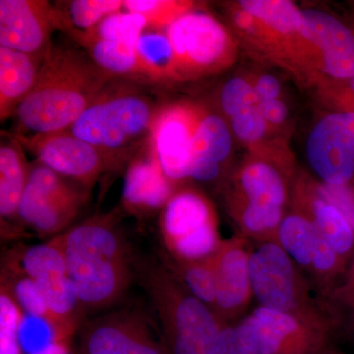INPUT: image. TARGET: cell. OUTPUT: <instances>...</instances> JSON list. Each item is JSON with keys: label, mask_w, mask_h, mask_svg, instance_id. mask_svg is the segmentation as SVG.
I'll return each mask as SVG.
<instances>
[{"label": "cell", "mask_w": 354, "mask_h": 354, "mask_svg": "<svg viewBox=\"0 0 354 354\" xmlns=\"http://www.w3.org/2000/svg\"><path fill=\"white\" fill-rule=\"evenodd\" d=\"M115 77L83 50L53 48L36 85L16 111V134L68 130Z\"/></svg>", "instance_id": "1"}, {"label": "cell", "mask_w": 354, "mask_h": 354, "mask_svg": "<svg viewBox=\"0 0 354 354\" xmlns=\"http://www.w3.org/2000/svg\"><path fill=\"white\" fill-rule=\"evenodd\" d=\"M58 236L81 308L101 309L115 302L131 276L115 213L92 216Z\"/></svg>", "instance_id": "2"}, {"label": "cell", "mask_w": 354, "mask_h": 354, "mask_svg": "<svg viewBox=\"0 0 354 354\" xmlns=\"http://www.w3.org/2000/svg\"><path fill=\"white\" fill-rule=\"evenodd\" d=\"M162 106L144 92V85L115 78L69 128L120 169L146 145Z\"/></svg>", "instance_id": "3"}, {"label": "cell", "mask_w": 354, "mask_h": 354, "mask_svg": "<svg viewBox=\"0 0 354 354\" xmlns=\"http://www.w3.org/2000/svg\"><path fill=\"white\" fill-rule=\"evenodd\" d=\"M142 283L162 324L169 354H209L225 323L206 304L190 295L165 267L142 271Z\"/></svg>", "instance_id": "4"}, {"label": "cell", "mask_w": 354, "mask_h": 354, "mask_svg": "<svg viewBox=\"0 0 354 354\" xmlns=\"http://www.w3.org/2000/svg\"><path fill=\"white\" fill-rule=\"evenodd\" d=\"M249 266L259 306L330 328L329 317L310 295L297 264L277 242H264L253 250Z\"/></svg>", "instance_id": "5"}, {"label": "cell", "mask_w": 354, "mask_h": 354, "mask_svg": "<svg viewBox=\"0 0 354 354\" xmlns=\"http://www.w3.org/2000/svg\"><path fill=\"white\" fill-rule=\"evenodd\" d=\"M165 31L174 50L177 82L214 75L234 62V39L211 14L191 10Z\"/></svg>", "instance_id": "6"}, {"label": "cell", "mask_w": 354, "mask_h": 354, "mask_svg": "<svg viewBox=\"0 0 354 354\" xmlns=\"http://www.w3.org/2000/svg\"><path fill=\"white\" fill-rule=\"evenodd\" d=\"M160 228L167 256L176 260L205 259L223 242L213 204L193 188L174 193L160 213Z\"/></svg>", "instance_id": "7"}, {"label": "cell", "mask_w": 354, "mask_h": 354, "mask_svg": "<svg viewBox=\"0 0 354 354\" xmlns=\"http://www.w3.org/2000/svg\"><path fill=\"white\" fill-rule=\"evenodd\" d=\"M9 262L39 286L50 310L57 344H69L82 308L67 271L59 236L53 237L46 243L28 247Z\"/></svg>", "instance_id": "8"}, {"label": "cell", "mask_w": 354, "mask_h": 354, "mask_svg": "<svg viewBox=\"0 0 354 354\" xmlns=\"http://www.w3.org/2000/svg\"><path fill=\"white\" fill-rule=\"evenodd\" d=\"M37 160L30 165L18 208L19 221L41 236L59 235L75 220L88 200V189Z\"/></svg>", "instance_id": "9"}, {"label": "cell", "mask_w": 354, "mask_h": 354, "mask_svg": "<svg viewBox=\"0 0 354 354\" xmlns=\"http://www.w3.org/2000/svg\"><path fill=\"white\" fill-rule=\"evenodd\" d=\"M13 134L23 148L32 153L41 164L88 190L102 174L118 169L99 149L74 136L68 130L44 134Z\"/></svg>", "instance_id": "10"}, {"label": "cell", "mask_w": 354, "mask_h": 354, "mask_svg": "<svg viewBox=\"0 0 354 354\" xmlns=\"http://www.w3.org/2000/svg\"><path fill=\"white\" fill-rule=\"evenodd\" d=\"M310 167L329 185H348L354 176V113L324 116L306 145Z\"/></svg>", "instance_id": "11"}, {"label": "cell", "mask_w": 354, "mask_h": 354, "mask_svg": "<svg viewBox=\"0 0 354 354\" xmlns=\"http://www.w3.org/2000/svg\"><path fill=\"white\" fill-rule=\"evenodd\" d=\"M198 106L186 102L162 106L148 140L165 176L174 185L190 178Z\"/></svg>", "instance_id": "12"}, {"label": "cell", "mask_w": 354, "mask_h": 354, "mask_svg": "<svg viewBox=\"0 0 354 354\" xmlns=\"http://www.w3.org/2000/svg\"><path fill=\"white\" fill-rule=\"evenodd\" d=\"M257 335L260 354H327L330 328L258 306L245 316Z\"/></svg>", "instance_id": "13"}, {"label": "cell", "mask_w": 354, "mask_h": 354, "mask_svg": "<svg viewBox=\"0 0 354 354\" xmlns=\"http://www.w3.org/2000/svg\"><path fill=\"white\" fill-rule=\"evenodd\" d=\"M55 7L46 0H0V46L39 59L55 48Z\"/></svg>", "instance_id": "14"}, {"label": "cell", "mask_w": 354, "mask_h": 354, "mask_svg": "<svg viewBox=\"0 0 354 354\" xmlns=\"http://www.w3.org/2000/svg\"><path fill=\"white\" fill-rule=\"evenodd\" d=\"M85 354H169L148 320L136 311H120L88 323L82 334Z\"/></svg>", "instance_id": "15"}, {"label": "cell", "mask_w": 354, "mask_h": 354, "mask_svg": "<svg viewBox=\"0 0 354 354\" xmlns=\"http://www.w3.org/2000/svg\"><path fill=\"white\" fill-rule=\"evenodd\" d=\"M252 251L248 239L237 235L223 241L214 254L215 313L223 323L239 322L254 297L249 266Z\"/></svg>", "instance_id": "16"}, {"label": "cell", "mask_w": 354, "mask_h": 354, "mask_svg": "<svg viewBox=\"0 0 354 354\" xmlns=\"http://www.w3.org/2000/svg\"><path fill=\"white\" fill-rule=\"evenodd\" d=\"M300 34L309 44L316 68L335 80L354 77V32L324 11L300 9Z\"/></svg>", "instance_id": "17"}, {"label": "cell", "mask_w": 354, "mask_h": 354, "mask_svg": "<svg viewBox=\"0 0 354 354\" xmlns=\"http://www.w3.org/2000/svg\"><path fill=\"white\" fill-rule=\"evenodd\" d=\"M176 190L177 186L165 176L147 142L128 164L123 207L132 215L147 218L162 211Z\"/></svg>", "instance_id": "18"}, {"label": "cell", "mask_w": 354, "mask_h": 354, "mask_svg": "<svg viewBox=\"0 0 354 354\" xmlns=\"http://www.w3.org/2000/svg\"><path fill=\"white\" fill-rule=\"evenodd\" d=\"M44 60L0 46V120L15 116L32 92Z\"/></svg>", "instance_id": "19"}, {"label": "cell", "mask_w": 354, "mask_h": 354, "mask_svg": "<svg viewBox=\"0 0 354 354\" xmlns=\"http://www.w3.org/2000/svg\"><path fill=\"white\" fill-rule=\"evenodd\" d=\"M30 165L24 148L15 135H6L0 145V216L2 232L14 234L12 225L19 221L18 208L29 176Z\"/></svg>", "instance_id": "20"}, {"label": "cell", "mask_w": 354, "mask_h": 354, "mask_svg": "<svg viewBox=\"0 0 354 354\" xmlns=\"http://www.w3.org/2000/svg\"><path fill=\"white\" fill-rule=\"evenodd\" d=\"M236 198L241 201L230 200L228 204L262 205L285 208L288 201V186L281 172L267 162L255 160L242 167L237 176Z\"/></svg>", "instance_id": "21"}, {"label": "cell", "mask_w": 354, "mask_h": 354, "mask_svg": "<svg viewBox=\"0 0 354 354\" xmlns=\"http://www.w3.org/2000/svg\"><path fill=\"white\" fill-rule=\"evenodd\" d=\"M104 71L115 77L149 85L151 84L144 71L135 44L118 43L92 38L86 34L70 36Z\"/></svg>", "instance_id": "22"}, {"label": "cell", "mask_w": 354, "mask_h": 354, "mask_svg": "<svg viewBox=\"0 0 354 354\" xmlns=\"http://www.w3.org/2000/svg\"><path fill=\"white\" fill-rule=\"evenodd\" d=\"M304 201V214L313 221L324 239L348 264L354 249V230L349 221L334 205L326 201L317 193L315 186Z\"/></svg>", "instance_id": "23"}, {"label": "cell", "mask_w": 354, "mask_h": 354, "mask_svg": "<svg viewBox=\"0 0 354 354\" xmlns=\"http://www.w3.org/2000/svg\"><path fill=\"white\" fill-rule=\"evenodd\" d=\"M53 7L57 30L70 37L91 31L104 18L120 12L123 0H71L55 2Z\"/></svg>", "instance_id": "24"}, {"label": "cell", "mask_w": 354, "mask_h": 354, "mask_svg": "<svg viewBox=\"0 0 354 354\" xmlns=\"http://www.w3.org/2000/svg\"><path fill=\"white\" fill-rule=\"evenodd\" d=\"M193 150L194 158H207L223 167L232 150V131L223 116L198 106Z\"/></svg>", "instance_id": "25"}, {"label": "cell", "mask_w": 354, "mask_h": 354, "mask_svg": "<svg viewBox=\"0 0 354 354\" xmlns=\"http://www.w3.org/2000/svg\"><path fill=\"white\" fill-rule=\"evenodd\" d=\"M135 48L151 84L177 82L174 50L165 31L146 30Z\"/></svg>", "instance_id": "26"}, {"label": "cell", "mask_w": 354, "mask_h": 354, "mask_svg": "<svg viewBox=\"0 0 354 354\" xmlns=\"http://www.w3.org/2000/svg\"><path fill=\"white\" fill-rule=\"evenodd\" d=\"M317 230L315 223L304 213L285 216L277 232V243L291 258V260L310 271L315 249Z\"/></svg>", "instance_id": "27"}, {"label": "cell", "mask_w": 354, "mask_h": 354, "mask_svg": "<svg viewBox=\"0 0 354 354\" xmlns=\"http://www.w3.org/2000/svg\"><path fill=\"white\" fill-rule=\"evenodd\" d=\"M164 267L190 295L215 312L216 278L214 255L195 261L176 260L167 256Z\"/></svg>", "instance_id": "28"}, {"label": "cell", "mask_w": 354, "mask_h": 354, "mask_svg": "<svg viewBox=\"0 0 354 354\" xmlns=\"http://www.w3.org/2000/svg\"><path fill=\"white\" fill-rule=\"evenodd\" d=\"M146 30L148 23L144 16L123 10L111 14L94 29L83 34L104 41L136 44Z\"/></svg>", "instance_id": "29"}, {"label": "cell", "mask_w": 354, "mask_h": 354, "mask_svg": "<svg viewBox=\"0 0 354 354\" xmlns=\"http://www.w3.org/2000/svg\"><path fill=\"white\" fill-rule=\"evenodd\" d=\"M123 10L141 14L148 23V29L162 31L193 10V3L176 0H123Z\"/></svg>", "instance_id": "30"}, {"label": "cell", "mask_w": 354, "mask_h": 354, "mask_svg": "<svg viewBox=\"0 0 354 354\" xmlns=\"http://www.w3.org/2000/svg\"><path fill=\"white\" fill-rule=\"evenodd\" d=\"M209 354H260L255 329L245 317L237 323L225 324Z\"/></svg>", "instance_id": "31"}, {"label": "cell", "mask_w": 354, "mask_h": 354, "mask_svg": "<svg viewBox=\"0 0 354 354\" xmlns=\"http://www.w3.org/2000/svg\"><path fill=\"white\" fill-rule=\"evenodd\" d=\"M23 310L4 286H0V354H22L19 342Z\"/></svg>", "instance_id": "32"}, {"label": "cell", "mask_w": 354, "mask_h": 354, "mask_svg": "<svg viewBox=\"0 0 354 354\" xmlns=\"http://www.w3.org/2000/svg\"><path fill=\"white\" fill-rule=\"evenodd\" d=\"M19 342L24 353L36 354L57 344V335L48 321L27 314L21 320Z\"/></svg>", "instance_id": "33"}, {"label": "cell", "mask_w": 354, "mask_h": 354, "mask_svg": "<svg viewBox=\"0 0 354 354\" xmlns=\"http://www.w3.org/2000/svg\"><path fill=\"white\" fill-rule=\"evenodd\" d=\"M259 99L252 84L241 77L230 79L221 88L220 106L228 118L252 106L259 104Z\"/></svg>", "instance_id": "34"}, {"label": "cell", "mask_w": 354, "mask_h": 354, "mask_svg": "<svg viewBox=\"0 0 354 354\" xmlns=\"http://www.w3.org/2000/svg\"><path fill=\"white\" fill-rule=\"evenodd\" d=\"M318 230V228H317ZM346 264L330 245L329 242L321 235L318 230L315 249L312 258L310 272L315 277L320 285L329 286L333 279L346 271Z\"/></svg>", "instance_id": "35"}, {"label": "cell", "mask_w": 354, "mask_h": 354, "mask_svg": "<svg viewBox=\"0 0 354 354\" xmlns=\"http://www.w3.org/2000/svg\"><path fill=\"white\" fill-rule=\"evenodd\" d=\"M230 121L232 134L246 144H255L262 140L269 125L261 113L259 104L235 114Z\"/></svg>", "instance_id": "36"}, {"label": "cell", "mask_w": 354, "mask_h": 354, "mask_svg": "<svg viewBox=\"0 0 354 354\" xmlns=\"http://www.w3.org/2000/svg\"><path fill=\"white\" fill-rule=\"evenodd\" d=\"M317 193L326 201L334 205L335 208L346 216L354 230V189L348 185H329L318 184L315 186Z\"/></svg>", "instance_id": "37"}, {"label": "cell", "mask_w": 354, "mask_h": 354, "mask_svg": "<svg viewBox=\"0 0 354 354\" xmlns=\"http://www.w3.org/2000/svg\"><path fill=\"white\" fill-rule=\"evenodd\" d=\"M333 298L335 301L346 305L349 308L354 307V256L351 257V263L346 271L344 281L333 290Z\"/></svg>", "instance_id": "38"}, {"label": "cell", "mask_w": 354, "mask_h": 354, "mask_svg": "<svg viewBox=\"0 0 354 354\" xmlns=\"http://www.w3.org/2000/svg\"><path fill=\"white\" fill-rule=\"evenodd\" d=\"M254 90L260 102L277 100L281 93V84L276 77L264 74L253 84Z\"/></svg>", "instance_id": "39"}, {"label": "cell", "mask_w": 354, "mask_h": 354, "mask_svg": "<svg viewBox=\"0 0 354 354\" xmlns=\"http://www.w3.org/2000/svg\"><path fill=\"white\" fill-rule=\"evenodd\" d=\"M335 88V104L339 106V113H354V77L346 80H337Z\"/></svg>", "instance_id": "40"}, {"label": "cell", "mask_w": 354, "mask_h": 354, "mask_svg": "<svg viewBox=\"0 0 354 354\" xmlns=\"http://www.w3.org/2000/svg\"><path fill=\"white\" fill-rule=\"evenodd\" d=\"M259 108L269 124H281L288 118V108L281 100L260 102Z\"/></svg>", "instance_id": "41"}, {"label": "cell", "mask_w": 354, "mask_h": 354, "mask_svg": "<svg viewBox=\"0 0 354 354\" xmlns=\"http://www.w3.org/2000/svg\"><path fill=\"white\" fill-rule=\"evenodd\" d=\"M36 354H70L69 344H55L50 348H46V351Z\"/></svg>", "instance_id": "42"}, {"label": "cell", "mask_w": 354, "mask_h": 354, "mask_svg": "<svg viewBox=\"0 0 354 354\" xmlns=\"http://www.w3.org/2000/svg\"><path fill=\"white\" fill-rule=\"evenodd\" d=\"M327 354H335V353H330V351H329V353H328Z\"/></svg>", "instance_id": "43"}, {"label": "cell", "mask_w": 354, "mask_h": 354, "mask_svg": "<svg viewBox=\"0 0 354 354\" xmlns=\"http://www.w3.org/2000/svg\"><path fill=\"white\" fill-rule=\"evenodd\" d=\"M353 316H354V307H353Z\"/></svg>", "instance_id": "44"}]
</instances>
